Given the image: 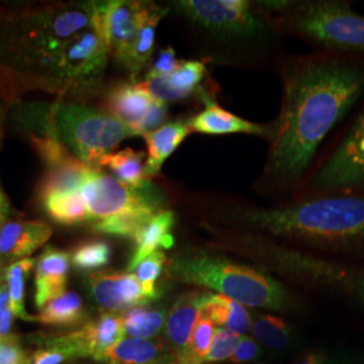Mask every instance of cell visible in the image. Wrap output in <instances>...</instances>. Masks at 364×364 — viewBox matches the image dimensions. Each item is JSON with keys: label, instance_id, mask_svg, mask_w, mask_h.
Returning <instances> with one entry per match:
<instances>
[{"label": "cell", "instance_id": "obj_27", "mask_svg": "<svg viewBox=\"0 0 364 364\" xmlns=\"http://www.w3.org/2000/svg\"><path fill=\"white\" fill-rule=\"evenodd\" d=\"M34 264H36L34 259L25 258L6 267V282L9 289L11 311L14 316L25 320H31L25 308V293H26L27 278L31 273Z\"/></svg>", "mask_w": 364, "mask_h": 364}, {"label": "cell", "instance_id": "obj_25", "mask_svg": "<svg viewBox=\"0 0 364 364\" xmlns=\"http://www.w3.org/2000/svg\"><path fill=\"white\" fill-rule=\"evenodd\" d=\"M144 153L124 149L103 158L100 166L114 171L120 182L134 189H144L149 185L144 165Z\"/></svg>", "mask_w": 364, "mask_h": 364}, {"label": "cell", "instance_id": "obj_35", "mask_svg": "<svg viewBox=\"0 0 364 364\" xmlns=\"http://www.w3.org/2000/svg\"><path fill=\"white\" fill-rule=\"evenodd\" d=\"M27 360L16 336L9 335L0 338V364H27Z\"/></svg>", "mask_w": 364, "mask_h": 364}, {"label": "cell", "instance_id": "obj_41", "mask_svg": "<svg viewBox=\"0 0 364 364\" xmlns=\"http://www.w3.org/2000/svg\"><path fill=\"white\" fill-rule=\"evenodd\" d=\"M3 126H4V109L0 107V144L3 138Z\"/></svg>", "mask_w": 364, "mask_h": 364}, {"label": "cell", "instance_id": "obj_26", "mask_svg": "<svg viewBox=\"0 0 364 364\" xmlns=\"http://www.w3.org/2000/svg\"><path fill=\"white\" fill-rule=\"evenodd\" d=\"M84 317L82 299L75 291H65L41 308L38 320L45 326H70Z\"/></svg>", "mask_w": 364, "mask_h": 364}, {"label": "cell", "instance_id": "obj_39", "mask_svg": "<svg viewBox=\"0 0 364 364\" xmlns=\"http://www.w3.org/2000/svg\"><path fill=\"white\" fill-rule=\"evenodd\" d=\"M11 212V204L9 197L3 192V189L0 188V227L7 221V218Z\"/></svg>", "mask_w": 364, "mask_h": 364}, {"label": "cell", "instance_id": "obj_24", "mask_svg": "<svg viewBox=\"0 0 364 364\" xmlns=\"http://www.w3.org/2000/svg\"><path fill=\"white\" fill-rule=\"evenodd\" d=\"M46 215L61 225H87L90 216L80 191L58 192L38 198Z\"/></svg>", "mask_w": 364, "mask_h": 364}, {"label": "cell", "instance_id": "obj_2", "mask_svg": "<svg viewBox=\"0 0 364 364\" xmlns=\"http://www.w3.org/2000/svg\"><path fill=\"white\" fill-rule=\"evenodd\" d=\"M243 219L272 234L353 243L364 239V197H326L287 208L247 210Z\"/></svg>", "mask_w": 364, "mask_h": 364}, {"label": "cell", "instance_id": "obj_3", "mask_svg": "<svg viewBox=\"0 0 364 364\" xmlns=\"http://www.w3.org/2000/svg\"><path fill=\"white\" fill-rule=\"evenodd\" d=\"M171 273L182 282L208 287L246 306L279 309L287 293L273 278L208 254H186L171 262Z\"/></svg>", "mask_w": 364, "mask_h": 364}, {"label": "cell", "instance_id": "obj_20", "mask_svg": "<svg viewBox=\"0 0 364 364\" xmlns=\"http://www.w3.org/2000/svg\"><path fill=\"white\" fill-rule=\"evenodd\" d=\"M103 362L108 364H177L166 346L147 338H124L107 352Z\"/></svg>", "mask_w": 364, "mask_h": 364}, {"label": "cell", "instance_id": "obj_32", "mask_svg": "<svg viewBox=\"0 0 364 364\" xmlns=\"http://www.w3.org/2000/svg\"><path fill=\"white\" fill-rule=\"evenodd\" d=\"M252 333L259 338L260 341L275 350H281L289 344V328L287 324L273 316H262L254 326H252Z\"/></svg>", "mask_w": 364, "mask_h": 364}, {"label": "cell", "instance_id": "obj_4", "mask_svg": "<svg viewBox=\"0 0 364 364\" xmlns=\"http://www.w3.org/2000/svg\"><path fill=\"white\" fill-rule=\"evenodd\" d=\"M45 122L46 135L58 139L78 161L97 169L117 144L136 136L119 117L91 105H53L45 112Z\"/></svg>", "mask_w": 364, "mask_h": 364}, {"label": "cell", "instance_id": "obj_29", "mask_svg": "<svg viewBox=\"0 0 364 364\" xmlns=\"http://www.w3.org/2000/svg\"><path fill=\"white\" fill-rule=\"evenodd\" d=\"M215 332V324L207 317L201 316L196 324L185 351L182 352L181 356L177 359V364H204Z\"/></svg>", "mask_w": 364, "mask_h": 364}, {"label": "cell", "instance_id": "obj_37", "mask_svg": "<svg viewBox=\"0 0 364 364\" xmlns=\"http://www.w3.org/2000/svg\"><path fill=\"white\" fill-rule=\"evenodd\" d=\"M259 346L254 338H242L239 346L236 347L234 355L230 358V362L234 364L251 362L259 355Z\"/></svg>", "mask_w": 364, "mask_h": 364}, {"label": "cell", "instance_id": "obj_40", "mask_svg": "<svg viewBox=\"0 0 364 364\" xmlns=\"http://www.w3.org/2000/svg\"><path fill=\"white\" fill-rule=\"evenodd\" d=\"M324 359L321 355L318 353H311V355H306L305 358H302L297 364H323Z\"/></svg>", "mask_w": 364, "mask_h": 364}, {"label": "cell", "instance_id": "obj_6", "mask_svg": "<svg viewBox=\"0 0 364 364\" xmlns=\"http://www.w3.org/2000/svg\"><path fill=\"white\" fill-rule=\"evenodd\" d=\"M297 27L326 46L364 52V16L340 1H314L301 9Z\"/></svg>", "mask_w": 364, "mask_h": 364}, {"label": "cell", "instance_id": "obj_10", "mask_svg": "<svg viewBox=\"0 0 364 364\" xmlns=\"http://www.w3.org/2000/svg\"><path fill=\"white\" fill-rule=\"evenodd\" d=\"M313 183L321 189L364 186V111Z\"/></svg>", "mask_w": 364, "mask_h": 364}, {"label": "cell", "instance_id": "obj_9", "mask_svg": "<svg viewBox=\"0 0 364 364\" xmlns=\"http://www.w3.org/2000/svg\"><path fill=\"white\" fill-rule=\"evenodd\" d=\"M174 6L193 23L213 33L250 37L262 30L246 0H181Z\"/></svg>", "mask_w": 364, "mask_h": 364}, {"label": "cell", "instance_id": "obj_19", "mask_svg": "<svg viewBox=\"0 0 364 364\" xmlns=\"http://www.w3.org/2000/svg\"><path fill=\"white\" fill-rule=\"evenodd\" d=\"M191 132L189 122L176 120L144 135L147 144V159L144 164L147 178H151L159 173L166 159L177 150Z\"/></svg>", "mask_w": 364, "mask_h": 364}, {"label": "cell", "instance_id": "obj_15", "mask_svg": "<svg viewBox=\"0 0 364 364\" xmlns=\"http://www.w3.org/2000/svg\"><path fill=\"white\" fill-rule=\"evenodd\" d=\"M124 333L123 316L105 313L95 323H90L70 335L77 344L80 356L103 360L105 353L123 340Z\"/></svg>", "mask_w": 364, "mask_h": 364}, {"label": "cell", "instance_id": "obj_8", "mask_svg": "<svg viewBox=\"0 0 364 364\" xmlns=\"http://www.w3.org/2000/svg\"><path fill=\"white\" fill-rule=\"evenodd\" d=\"M147 7L146 1H91V27L105 39L108 52L120 64L127 57Z\"/></svg>", "mask_w": 364, "mask_h": 364}, {"label": "cell", "instance_id": "obj_17", "mask_svg": "<svg viewBox=\"0 0 364 364\" xmlns=\"http://www.w3.org/2000/svg\"><path fill=\"white\" fill-rule=\"evenodd\" d=\"M200 296L201 293L193 291L182 294L166 317V336L176 359H178L185 351L196 324L201 317Z\"/></svg>", "mask_w": 364, "mask_h": 364}, {"label": "cell", "instance_id": "obj_14", "mask_svg": "<svg viewBox=\"0 0 364 364\" xmlns=\"http://www.w3.org/2000/svg\"><path fill=\"white\" fill-rule=\"evenodd\" d=\"M70 257L66 251L48 247L36 263L34 304L41 309L49 301L65 293Z\"/></svg>", "mask_w": 364, "mask_h": 364}, {"label": "cell", "instance_id": "obj_23", "mask_svg": "<svg viewBox=\"0 0 364 364\" xmlns=\"http://www.w3.org/2000/svg\"><path fill=\"white\" fill-rule=\"evenodd\" d=\"M166 13H168L166 9H162L154 3H149L144 22L139 26L136 37L131 45L124 63L122 64L134 77L149 63L154 49V43H156V27Z\"/></svg>", "mask_w": 364, "mask_h": 364}, {"label": "cell", "instance_id": "obj_34", "mask_svg": "<svg viewBox=\"0 0 364 364\" xmlns=\"http://www.w3.org/2000/svg\"><path fill=\"white\" fill-rule=\"evenodd\" d=\"M240 340H242L240 335L231 332L228 329H224V328L216 329L204 364L230 359L234 355L235 350L239 346Z\"/></svg>", "mask_w": 364, "mask_h": 364}, {"label": "cell", "instance_id": "obj_33", "mask_svg": "<svg viewBox=\"0 0 364 364\" xmlns=\"http://www.w3.org/2000/svg\"><path fill=\"white\" fill-rule=\"evenodd\" d=\"M166 257L164 252L156 251L147 258H144L136 267H135V277L139 281L144 294L149 301L158 297L156 291V281L162 273L165 266Z\"/></svg>", "mask_w": 364, "mask_h": 364}, {"label": "cell", "instance_id": "obj_31", "mask_svg": "<svg viewBox=\"0 0 364 364\" xmlns=\"http://www.w3.org/2000/svg\"><path fill=\"white\" fill-rule=\"evenodd\" d=\"M80 356L77 344L72 335L53 338L33 353L27 364H63L70 358Z\"/></svg>", "mask_w": 364, "mask_h": 364}, {"label": "cell", "instance_id": "obj_7", "mask_svg": "<svg viewBox=\"0 0 364 364\" xmlns=\"http://www.w3.org/2000/svg\"><path fill=\"white\" fill-rule=\"evenodd\" d=\"M108 54L105 39L90 26L70 37L57 52L36 66L41 70H49L54 77L85 81L103 73Z\"/></svg>", "mask_w": 364, "mask_h": 364}, {"label": "cell", "instance_id": "obj_38", "mask_svg": "<svg viewBox=\"0 0 364 364\" xmlns=\"http://www.w3.org/2000/svg\"><path fill=\"white\" fill-rule=\"evenodd\" d=\"M331 275L336 278L338 282L344 287H347L353 294H356L359 299L364 301V273L359 272H344V273H338V272H331Z\"/></svg>", "mask_w": 364, "mask_h": 364}, {"label": "cell", "instance_id": "obj_16", "mask_svg": "<svg viewBox=\"0 0 364 364\" xmlns=\"http://www.w3.org/2000/svg\"><path fill=\"white\" fill-rule=\"evenodd\" d=\"M156 100L142 90L138 82L120 84L108 92L107 111L124 122L134 134Z\"/></svg>", "mask_w": 364, "mask_h": 364}, {"label": "cell", "instance_id": "obj_21", "mask_svg": "<svg viewBox=\"0 0 364 364\" xmlns=\"http://www.w3.org/2000/svg\"><path fill=\"white\" fill-rule=\"evenodd\" d=\"M174 220L176 218L171 210H159L138 231L134 236L135 251L127 267L130 272L135 270L144 258L156 252L158 248H170L174 245L171 235Z\"/></svg>", "mask_w": 364, "mask_h": 364}, {"label": "cell", "instance_id": "obj_36", "mask_svg": "<svg viewBox=\"0 0 364 364\" xmlns=\"http://www.w3.org/2000/svg\"><path fill=\"white\" fill-rule=\"evenodd\" d=\"M178 64H180V61H177V58H176L174 49L166 48L159 52L149 73L166 76V75H170L173 70H176Z\"/></svg>", "mask_w": 364, "mask_h": 364}, {"label": "cell", "instance_id": "obj_11", "mask_svg": "<svg viewBox=\"0 0 364 364\" xmlns=\"http://www.w3.org/2000/svg\"><path fill=\"white\" fill-rule=\"evenodd\" d=\"M92 297L108 312H122L147 304L135 274L100 272L88 278Z\"/></svg>", "mask_w": 364, "mask_h": 364}, {"label": "cell", "instance_id": "obj_13", "mask_svg": "<svg viewBox=\"0 0 364 364\" xmlns=\"http://www.w3.org/2000/svg\"><path fill=\"white\" fill-rule=\"evenodd\" d=\"M205 61H180L176 70L170 75L161 76L147 73L138 85L151 97L162 103L183 100L195 92L197 85L204 77Z\"/></svg>", "mask_w": 364, "mask_h": 364}, {"label": "cell", "instance_id": "obj_28", "mask_svg": "<svg viewBox=\"0 0 364 364\" xmlns=\"http://www.w3.org/2000/svg\"><path fill=\"white\" fill-rule=\"evenodd\" d=\"M166 321V314L162 311H149L142 306L134 308L123 316L124 332L131 338H149L156 335Z\"/></svg>", "mask_w": 364, "mask_h": 364}, {"label": "cell", "instance_id": "obj_1", "mask_svg": "<svg viewBox=\"0 0 364 364\" xmlns=\"http://www.w3.org/2000/svg\"><path fill=\"white\" fill-rule=\"evenodd\" d=\"M363 72L335 60L309 63L287 80L284 107L274 127L269 169L296 178L363 90Z\"/></svg>", "mask_w": 364, "mask_h": 364}, {"label": "cell", "instance_id": "obj_18", "mask_svg": "<svg viewBox=\"0 0 364 364\" xmlns=\"http://www.w3.org/2000/svg\"><path fill=\"white\" fill-rule=\"evenodd\" d=\"M189 126L191 130L207 135L254 134L264 136L269 134L266 127L236 117L209 100L205 102V108L189 120Z\"/></svg>", "mask_w": 364, "mask_h": 364}, {"label": "cell", "instance_id": "obj_12", "mask_svg": "<svg viewBox=\"0 0 364 364\" xmlns=\"http://www.w3.org/2000/svg\"><path fill=\"white\" fill-rule=\"evenodd\" d=\"M52 235V227L45 221H6L0 227V269L34 254Z\"/></svg>", "mask_w": 364, "mask_h": 364}, {"label": "cell", "instance_id": "obj_30", "mask_svg": "<svg viewBox=\"0 0 364 364\" xmlns=\"http://www.w3.org/2000/svg\"><path fill=\"white\" fill-rule=\"evenodd\" d=\"M112 250L105 240H85L73 248L70 259L80 270H96L107 266L111 260Z\"/></svg>", "mask_w": 364, "mask_h": 364}, {"label": "cell", "instance_id": "obj_5", "mask_svg": "<svg viewBox=\"0 0 364 364\" xmlns=\"http://www.w3.org/2000/svg\"><path fill=\"white\" fill-rule=\"evenodd\" d=\"M81 195L88 208L87 225L93 232L117 221L147 223L158 213V204L153 196L146 193V189L130 188L97 168L88 170L81 185Z\"/></svg>", "mask_w": 364, "mask_h": 364}, {"label": "cell", "instance_id": "obj_22", "mask_svg": "<svg viewBox=\"0 0 364 364\" xmlns=\"http://www.w3.org/2000/svg\"><path fill=\"white\" fill-rule=\"evenodd\" d=\"M200 313L213 324L223 326L237 335L246 333L251 326V316L245 306L220 294L201 293Z\"/></svg>", "mask_w": 364, "mask_h": 364}]
</instances>
